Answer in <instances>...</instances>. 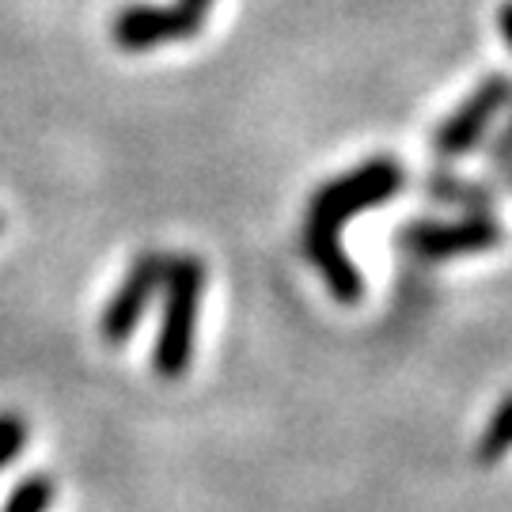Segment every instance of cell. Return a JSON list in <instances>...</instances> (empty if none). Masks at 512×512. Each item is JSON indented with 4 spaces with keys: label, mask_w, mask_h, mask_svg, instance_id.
<instances>
[{
    "label": "cell",
    "mask_w": 512,
    "mask_h": 512,
    "mask_svg": "<svg viewBox=\"0 0 512 512\" xmlns=\"http://www.w3.org/2000/svg\"><path fill=\"white\" fill-rule=\"evenodd\" d=\"M179 8H183L186 16L194 19L198 27H205V19H209V8H213V0H175Z\"/></svg>",
    "instance_id": "7c38bea8"
},
{
    "label": "cell",
    "mask_w": 512,
    "mask_h": 512,
    "mask_svg": "<svg viewBox=\"0 0 512 512\" xmlns=\"http://www.w3.org/2000/svg\"><path fill=\"white\" fill-rule=\"evenodd\" d=\"M27 444V421L19 414H0V471L23 452Z\"/></svg>",
    "instance_id": "30bf717a"
},
{
    "label": "cell",
    "mask_w": 512,
    "mask_h": 512,
    "mask_svg": "<svg viewBox=\"0 0 512 512\" xmlns=\"http://www.w3.org/2000/svg\"><path fill=\"white\" fill-rule=\"evenodd\" d=\"M403 186H406V171L395 156H372V160L357 164L353 171L338 175V179H330V183H323L311 194L300 247H304L311 266L323 274L334 300L357 304L361 293H365L361 270L353 266V258L342 247V228L357 213L391 202Z\"/></svg>",
    "instance_id": "6da1fadb"
},
{
    "label": "cell",
    "mask_w": 512,
    "mask_h": 512,
    "mask_svg": "<svg viewBox=\"0 0 512 512\" xmlns=\"http://www.w3.org/2000/svg\"><path fill=\"white\" fill-rule=\"evenodd\" d=\"M425 198L437 205H452L463 213H494L497 190L478 179H463L456 171H433L425 179Z\"/></svg>",
    "instance_id": "52a82bcc"
},
{
    "label": "cell",
    "mask_w": 512,
    "mask_h": 512,
    "mask_svg": "<svg viewBox=\"0 0 512 512\" xmlns=\"http://www.w3.org/2000/svg\"><path fill=\"white\" fill-rule=\"evenodd\" d=\"M497 27H501V38H505V46L512 50V0H505V4L497 8Z\"/></svg>",
    "instance_id": "4fadbf2b"
},
{
    "label": "cell",
    "mask_w": 512,
    "mask_h": 512,
    "mask_svg": "<svg viewBox=\"0 0 512 512\" xmlns=\"http://www.w3.org/2000/svg\"><path fill=\"white\" fill-rule=\"evenodd\" d=\"M512 452V391L494 406V414L486 421V429L478 433L475 459L482 467H494Z\"/></svg>",
    "instance_id": "ba28073f"
},
{
    "label": "cell",
    "mask_w": 512,
    "mask_h": 512,
    "mask_svg": "<svg viewBox=\"0 0 512 512\" xmlns=\"http://www.w3.org/2000/svg\"><path fill=\"white\" fill-rule=\"evenodd\" d=\"M57 494V482L50 475H27L16 490L8 494V501L0 505V512H50Z\"/></svg>",
    "instance_id": "9c48e42d"
},
{
    "label": "cell",
    "mask_w": 512,
    "mask_h": 512,
    "mask_svg": "<svg viewBox=\"0 0 512 512\" xmlns=\"http://www.w3.org/2000/svg\"><path fill=\"white\" fill-rule=\"evenodd\" d=\"M512 103V76L494 73L478 84L475 92L467 95L433 133V156L437 160H459L471 148L486 141L490 126L497 122V114Z\"/></svg>",
    "instance_id": "277c9868"
},
{
    "label": "cell",
    "mask_w": 512,
    "mask_h": 512,
    "mask_svg": "<svg viewBox=\"0 0 512 512\" xmlns=\"http://www.w3.org/2000/svg\"><path fill=\"white\" fill-rule=\"evenodd\" d=\"M164 266V251H145V255L133 258V266L122 277V285L114 289V296H110L103 315H99V334H103L107 346H126L129 338H133V330L141 327L152 296L160 293V285H164Z\"/></svg>",
    "instance_id": "5b68a950"
},
{
    "label": "cell",
    "mask_w": 512,
    "mask_h": 512,
    "mask_svg": "<svg viewBox=\"0 0 512 512\" xmlns=\"http://www.w3.org/2000/svg\"><path fill=\"white\" fill-rule=\"evenodd\" d=\"M486 167H490V171H509L512 167V103H509V118H505V126H497V133L490 137V148H486Z\"/></svg>",
    "instance_id": "8fae6325"
},
{
    "label": "cell",
    "mask_w": 512,
    "mask_h": 512,
    "mask_svg": "<svg viewBox=\"0 0 512 512\" xmlns=\"http://www.w3.org/2000/svg\"><path fill=\"white\" fill-rule=\"evenodd\" d=\"M160 289H164V311H160V330L152 346V372L160 380H183L198 346L205 262L198 255H167Z\"/></svg>",
    "instance_id": "7a4b0ae2"
},
{
    "label": "cell",
    "mask_w": 512,
    "mask_h": 512,
    "mask_svg": "<svg viewBox=\"0 0 512 512\" xmlns=\"http://www.w3.org/2000/svg\"><path fill=\"white\" fill-rule=\"evenodd\" d=\"M505 239V228L494 213H467L459 220H410L403 228V247L425 262L486 255Z\"/></svg>",
    "instance_id": "3957f363"
},
{
    "label": "cell",
    "mask_w": 512,
    "mask_h": 512,
    "mask_svg": "<svg viewBox=\"0 0 512 512\" xmlns=\"http://www.w3.org/2000/svg\"><path fill=\"white\" fill-rule=\"evenodd\" d=\"M202 31L179 4H126L110 19V38L126 54H145L167 42H183Z\"/></svg>",
    "instance_id": "8992f818"
},
{
    "label": "cell",
    "mask_w": 512,
    "mask_h": 512,
    "mask_svg": "<svg viewBox=\"0 0 512 512\" xmlns=\"http://www.w3.org/2000/svg\"><path fill=\"white\" fill-rule=\"evenodd\" d=\"M0 232H4V217H0Z\"/></svg>",
    "instance_id": "9a60e30c"
},
{
    "label": "cell",
    "mask_w": 512,
    "mask_h": 512,
    "mask_svg": "<svg viewBox=\"0 0 512 512\" xmlns=\"http://www.w3.org/2000/svg\"><path fill=\"white\" fill-rule=\"evenodd\" d=\"M505 190H509V194H512V167H509V171H505Z\"/></svg>",
    "instance_id": "5bb4252c"
}]
</instances>
